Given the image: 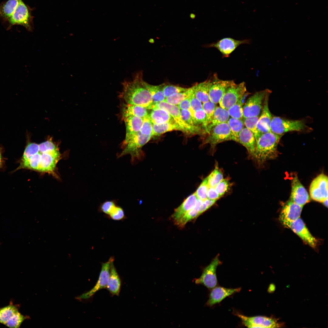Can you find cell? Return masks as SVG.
Wrapping results in <instances>:
<instances>
[{"instance_id":"6da1fadb","label":"cell","mask_w":328,"mask_h":328,"mask_svg":"<svg viewBox=\"0 0 328 328\" xmlns=\"http://www.w3.org/2000/svg\"><path fill=\"white\" fill-rule=\"evenodd\" d=\"M61 158L58 146L51 139L39 144L29 141L14 171L25 169L56 176V166Z\"/></svg>"},{"instance_id":"7a4b0ae2","label":"cell","mask_w":328,"mask_h":328,"mask_svg":"<svg viewBox=\"0 0 328 328\" xmlns=\"http://www.w3.org/2000/svg\"><path fill=\"white\" fill-rule=\"evenodd\" d=\"M142 73H135L131 80H125L119 97L125 103L139 105L150 109L153 104L151 95L142 83Z\"/></svg>"},{"instance_id":"3957f363","label":"cell","mask_w":328,"mask_h":328,"mask_svg":"<svg viewBox=\"0 0 328 328\" xmlns=\"http://www.w3.org/2000/svg\"><path fill=\"white\" fill-rule=\"evenodd\" d=\"M282 135L271 131L261 135L256 141L254 159L259 164L277 157V146Z\"/></svg>"},{"instance_id":"277c9868","label":"cell","mask_w":328,"mask_h":328,"mask_svg":"<svg viewBox=\"0 0 328 328\" xmlns=\"http://www.w3.org/2000/svg\"><path fill=\"white\" fill-rule=\"evenodd\" d=\"M151 135H146L139 132L128 140L124 141L121 145L122 151L117 155V158L129 155L131 157V162L132 164L136 163L143 158V153L142 147L151 139Z\"/></svg>"},{"instance_id":"5b68a950","label":"cell","mask_w":328,"mask_h":328,"mask_svg":"<svg viewBox=\"0 0 328 328\" xmlns=\"http://www.w3.org/2000/svg\"><path fill=\"white\" fill-rule=\"evenodd\" d=\"M157 108L162 109L168 112L180 127L181 131L183 132L189 134L205 133L202 128L191 126L184 121L180 115V109L177 105L162 101L153 104L151 109Z\"/></svg>"},{"instance_id":"8992f818","label":"cell","mask_w":328,"mask_h":328,"mask_svg":"<svg viewBox=\"0 0 328 328\" xmlns=\"http://www.w3.org/2000/svg\"><path fill=\"white\" fill-rule=\"evenodd\" d=\"M32 10L25 4L22 0L19 4L12 16L6 21L9 23V27L14 25H20L25 27L27 30L31 31L33 29Z\"/></svg>"},{"instance_id":"52a82bcc","label":"cell","mask_w":328,"mask_h":328,"mask_svg":"<svg viewBox=\"0 0 328 328\" xmlns=\"http://www.w3.org/2000/svg\"><path fill=\"white\" fill-rule=\"evenodd\" d=\"M306 126L301 120H290L278 117H272L270 124V131L279 135H283L286 132L292 131H301Z\"/></svg>"},{"instance_id":"ba28073f","label":"cell","mask_w":328,"mask_h":328,"mask_svg":"<svg viewBox=\"0 0 328 328\" xmlns=\"http://www.w3.org/2000/svg\"><path fill=\"white\" fill-rule=\"evenodd\" d=\"M271 92L268 89L257 92L250 97L243 106V118L258 116L262 109L265 98Z\"/></svg>"},{"instance_id":"9c48e42d","label":"cell","mask_w":328,"mask_h":328,"mask_svg":"<svg viewBox=\"0 0 328 328\" xmlns=\"http://www.w3.org/2000/svg\"><path fill=\"white\" fill-rule=\"evenodd\" d=\"M246 91L244 82L237 84L234 83L226 89L219 103L220 106L228 110L243 97Z\"/></svg>"},{"instance_id":"30bf717a","label":"cell","mask_w":328,"mask_h":328,"mask_svg":"<svg viewBox=\"0 0 328 328\" xmlns=\"http://www.w3.org/2000/svg\"><path fill=\"white\" fill-rule=\"evenodd\" d=\"M203 141V144H209L214 149L218 144L232 140L230 127L227 122L217 125L211 129Z\"/></svg>"},{"instance_id":"8fae6325","label":"cell","mask_w":328,"mask_h":328,"mask_svg":"<svg viewBox=\"0 0 328 328\" xmlns=\"http://www.w3.org/2000/svg\"><path fill=\"white\" fill-rule=\"evenodd\" d=\"M311 198L314 200L322 203L328 199V177L321 173L312 182L309 187Z\"/></svg>"},{"instance_id":"7c38bea8","label":"cell","mask_w":328,"mask_h":328,"mask_svg":"<svg viewBox=\"0 0 328 328\" xmlns=\"http://www.w3.org/2000/svg\"><path fill=\"white\" fill-rule=\"evenodd\" d=\"M221 264L218 257H215L204 269L200 277L195 280V283L197 284L203 285L210 289L216 286L217 284L216 270L218 266Z\"/></svg>"},{"instance_id":"4fadbf2b","label":"cell","mask_w":328,"mask_h":328,"mask_svg":"<svg viewBox=\"0 0 328 328\" xmlns=\"http://www.w3.org/2000/svg\"><path fill=\"white\" fill-rule=\"evenodd\" d=\"M233 313L248 328H274L279 326L276 321L272 318L261 316H247L236 311Z\"/></svg>"},{"instance_id":"5bb4252c","label":"cell","mask_w":328,"mask_h":328,"mask_svg":"<svg viewBox=\"0 0 328 328\" xmlns=\"http://www.w3.org/2000/svg\"><path fill=\"white\" fill-rule=\"evenodd\" d=\"M234 82L233 80H220L214 74L209 89V100L215 104L218 103L227 88Z\"/></svg>"},{"instance_id":"9a60e30c","label":"cell","mask_w":328,"mask_h":328,"mask_svg":"<svg viewBox=\"0 0 328 328\" xmlns=\"http://www.w3.org/2000/svg\"><path fill=\"white\" fill-rule=\"evenodd\" d=\"M112 257L104 263H101V268L97 281L94 287L90 290L81 295L78 299H88L100 290L106 289L109 277L110 265Z\"/></svg>"},{"instance_id":"2e32d148","label":"cell","mask_w":328,"mask_h":328,"mask_svg":"<svg viewBox=\"0 0 328 328\" xmlns=\"http://www.w3.org/2000/svg\"><path fill=\"white\" fill-rule=\"evenodd\" d=\"M250 43V40L248 39L237 40L231 38H225L211 43L207 46L216 48L224 57H227L240 45Z\"/></svg>"},{"instance_id":"e0dca14e","label":"cell","mask_w":328,"mask_h":328,"mask_svg":"<svg viewBox=\"0 0 328 328\" xmlns=\"http://www.w3.org/2000/svg\"><path fill=\"white\" fill-rule=\"evenodd\" d=\"M303 207L289 200L282 209L279 216L280 221L288 227L291 223L300 217Z\"/></svg>"},{"instance_id":"ac0fdd59","label":"cell","mask_w":328,"mask_h":328,"mask_svg":"<svg viewBox=\"0 0 328 328\" xmlns=\"http://www.w3.org/2000/svg\"><path fill=\"white\" fill-rule=\"evenodd\" d=\"M291 184L290 200L296 204L303 207L310 200L307 190L299 180L297 175L292 178Z\"/></svg>"},{"instance_id":"d6986e66","label":"cell","mask_w":328,"mask_h":328,"mask_svg":"<svg viewBox=\"0 0 328 328\" xmlns=\"http://www.w3.org/2000/svg\"><path fill=\"white\" fill-rule=\"evenodd\" d=\"M288 227L291 229L305 243L311 247L315 248L317 240L310 233L305 223L300 217L291 223Z\"/></svg>"},{"instance_id":"ffe728a7","label":"cell","mask_w":328,"mask_h":328,"mask_svg":"<svg viewBox=\"0 0 328 328\" xmlns=\"http://www.w3.org/2000/svg\"><path fill=\"white\" fill-rule=\"evenodd\" d=\"M209 295L206 304L209 306H212L219 303L226 297L236 293L239 292L241 287L232 289L227 288L221 286H217L212 289Z\"/></svg>"},{"instance_id":"44dd1931","label":"cell","mask_w":328,"mask_h":328,"mask_svg":"<svg viewBox=\"0 0 328 328\" xmlns=\"http://www.w3.org/2000/svg\"><path fill=\"white\" fill-rule=\"evenodd\" d=\"M271 92L268 93L265 98L261 113L257 124V129L261 135L271 131L270 124L272 117L268 106V97Z\"/></svg>"},{"instance_id":"7402d4cb","label":"cell","mask_w":328,"mask_h":328,"mask_svg":"<svg viewBox=\"0 0 328 328\" xmlns=\"http://www.w3.org/2000/svg\"><path fill=\"white\" fill-rule=\"evenodd\" d=\"M114 258L112 257L110 265V272L106 289L112 296H118L121 286V281L114 264Z\"/></svg>"},{"instance_id":"603a6c76","label":"cell","mask_w":328,"mask_h":328,"mask_svg":"<svg viewBox=\"0 0 328 328\" xmlns=\"http://www.w3.org/2000/svg\"><path fill=\"white\" fill-rule=\"evenodd\" d=\"M237 142L245 147L250 156L254 159L256 142L251 131L246 127L244 128L239 134Z\"/></svg>"},{"instance_id":"cb8c5ba5","label":"cell","mask_w":328,"mask_h":328,"mask_svg":"<svg viewBox=\"0 0 328 328\" xmlns=\"http://www.w3.org/2000/svg\"><path fill=\"white\" fill-rule=\"evenodd\" d=\"M198 199L195 193L186 198L182 203L175 210L172 216L175 222L180 219L187 212L195 207Z\"/></svg>"},{"instance_id":"d4e9b609","label":"cell","mask_w":328,"mask_h":328,"mask_svg":"<svg viewBox=\"0 0 328 328\" xmlns=\"http://www.w3.org/2000/svg\"><path fill=\"white\" fill-rule=\"evenodd\" d=\"M122 104L121 114L123 120L132 116L143 118L148 115L147 109L143 107L125 103Z\"/></svg>"},{"instance_id":"484cf974","label":"cell","mask_w":328,"mask_h":328,"mask_svg":"<svg viewBox=\"0 0 328 328\" xmlns=\"http://www.w3.org/2000/svg\"><path fill=\"white\" fill-rule=\"evenodd\" d=\"M126 127V135L124 141L140 131L143 118L136 116H130L124 120Z\"/></svg>"},{"instance_id":"4316f807","label":"cell","mask_w":328,"mask_h":328,"mask_svg":"<svg viewBox=\"0 0 328 328\" xmlns=\"http://www.w3.org/2000/svg\"><path fill=\"white\" fill-rule=\"evenodd\" d=\"M230 116L227 110L223 108L220 106L216 107L211 121L206 129V134H207L214 126L221 123L227 122Z\"/></svg>"},{"instance_id":"83f0119b","label":"cell","mask_w":328,"mask_h":328,"mask_svg":"<svg viewBox=\"0 0 328 328\" xmlns=\"http://www.w3.org/2000/svg\"><path fill=\"white\" fill-rule=\"evenodd\" d=\"M211 81L212 79L207 80L192 87L193 94L201 103L209 101V91Z\"/></svg>"},{"instance_id":"f1b7e54d","label":"cell","mask_w":328,"mask_h":328,"mask_svg":"<svg viewBox=\"0 0 328 328\" xmlns=\"http://www.w3.org/2000/svg\"><path fill=\"white\" fill-rule=\"evenodd\" d=\"M148 116L152 124L176 123L170 114L166 110L162 109H152Z\"/></svg>"},{"instance_id":"f546056e","label":"cell","mask_w":328,"mask_h":328,"mask_svg":"<svg viewBox=\"0 0 328 328\" xmlns=\"http://www.w3.org/2000/svg\"><path fill=\"white\" fill-rule=\"evenodd\" d=\"M142 83L150 93L152 97L153 104L164 101L166 97L163 91L164 84L159 85H152L147 83L143 80V79L142 80Z\"/></svg>"},{"instance_id":"4dcf8cb0","label":"cell","mask_w":328,"mask_h":328,"mask_svg":"<svg viewBox=\"0 0 328 328\" xmlns=\"http://www.w3.org/2000/svg\"><path fill=\"white\" fill-rule=\"evenodd\" d=\"M20 0H8L0 4V18L6 21L12 15Z\"/></svg>"},{"instance_id":"1f68e13d","label":"cell","mask_w":328,"mask_h":328,"mask_svg":"<svg viewBox=\"0 0 328 328\" xmlns=\"http://www.w3.org/2000/svg\"><path fill=\"white\" fill-rule=\"evenodd\" d=\"M203 201L198 199L195 207L187 212L180 219L175 222V224L178 226L182 227L188 221L200 215V210Z\"/></svg>"},{"instance_id":"d6a6232c","label":"cell","mask_w":328,"mask_h":328,"mask_svg":"<svg viewBox=\"0 0 328 328\" xmlns=\"http://www.w3.org/2000/svg\"><path fill=\"white\" fill-rule=\"evenodd\" d=\"M173 130L181 131L179 126L176 123H166L160 124H152V137L160 135Z\"/></svg>"},{"instance_id":"836d02e7","label":"cell","mask_w":328,"mask_h":328,"mask_svg":"<svg viewBox=\"0 0 328 328\" xmlns=\"http://www.w3.org/2000/svg\"><path fill=\"white\" fill-rule=\"evenodd\" d=\"M19 306L11 303L0 308V323L4 325L12 316L19 311Z\"/></svg>"},{"instance_id":"e575fe53","label":"cell","mask_w":328,"mask_h":328,"mask_svg":"<svg viewBox=\"0 0 328 328\" xmlns=\"http://www.w3.org/2000/svg\"><path fill=\"white\" fill-rule=\"evenodd\" d=\"M227 123L231 131L232 140L237 142L239 134L244 128L243 120L231 117L229 118Z\"/></svg>"},{"instance_id":"d590c367","label":"cell","mask_w":328,"mask_h":328,"mask_svg":"<svg viewBox=\"0 0 328 328\" xmlns=\"http://www.w3.org/2000/svg\"><path fill=\"white\" fill-rule=\"evenodd\" d=\"M192 87L186 91L172 94L166 98L164 102L168 104L178 105L182 101L189 97L192 93Z\"/></svg>"},{"instance_id":"8d00e7d4","label":"cell","mask_w":328,"mask_h":328,"mask_svg":"<svg viewBox=\"0 0 328 328\" xmlns=\"http://www.w3.org/2000/svg\"><path fill=\"white\" fill-rule=\"evenodd\" d=\"M207 177L209 187H215L223 179V174L217 164Z\"/></svg>"},{"instance_id":"74e56055","label":"cell","mask_w":328,"mask_h":328,"mask_svg":"<svg viewBox=\"0 0 328 328\" xmlns=\"http://www.w3.org/2000/svg\"><path fill=\"white\" fill-rule=\"evenodd\" d=\"M244 96L227 110L229 115L231 117L240 119H243V100Z\"/></svg>"},{"instance_id":"f35d334b","label":"cell","mask_w":328,"mask_h":328,"mask_svg":"<svg viewBox=\"0 0 328 328\" xmlns=\"http://www.w3.org/2000/svg\"><path fill=\"white\" fill-rule=\"evenodd\" d=\"M259 116L243 118L244 125L253 134L256 141L261 135L258 131L256 125Z\"/></svg>"},{"instance_id":"ab89813d","label":"cell","mask_w":328,"mask_h":328,"mask_svg":"<svg viewBox=\"0 0 328 328\" xmlns=\"http://www.w3.org/2000/svg\"><path fill=\"white\" fill-rule=\"evenodd\" d=\"M29 318V316L23 315L18 311L12 316L5 325L10 328H19L22 322Z\"/></svg>"},{"instance_id":"60d3db41","label":"cell","mask_w":328,"mask_h":328,"mask_svg":"<svg viewBox=\"0 0 328 328\" xmlns=\"http://www.w3.org/2000/svg\"><path fill=\"white\" fill-rule=\"evenodd\" d=\"M216 107V104L210 100L203 103L202 104V108L206 116V122L204 126L205 132L206 128L211 121Z\"/></svg>"},{"instance_id":"b9f144b4","label":"cell","mask_w":328,"mask_h":328,"mask_svg":"<svg viewBox=\"0 0 328 328\" xmlns=\"http://www.w3.org/2000/svg\"><path fill=\"white\" fill-rule=\"evenodd\" d=\"M189 88H184L173 85H164L163 91L166 98L174 94L186 91Z\"/></svg>"},{"instance_id":"7bdbcfd3","label":"cell","mask_w":328,"mask_h":328,"mask_svg":"<svg viewBox=\"0 0 328 328\" xmlns=\"http://www.w3.org/2000/svg\"><path fill=\"white\" fill-rule=\"evenodd\" d=\"M180 114L182 119L186 124L192 126L201 127L203 129L202 126L198 124L189 110H180Z\"/></svg>"},{"instance_id":"ee69618b","label":"cell","mask_w":328,"mask_h":328,"mask_svg":"<svg viewBox=\"0 0 328 328\" xmlns=\"http://www.w3.org/2000/svg\"><path fill=\"white\" fill-rule=\"evenodd\" d=\"M209 186L207 177L202 181L195 192L198 199L204 200L207 199V193Z\"/></svg>"},{"instance_id":"f6af8a7d","label":"cell","mask_w":328,"mask_h":328,"mask_svg":"<svg viewBox=\"0 0 328 328\" xmlns=\"http://www.w3.org/2000/svg\"><path fill=\"white\" fill-rule=\"evenodd\" d=\"M143 118V122L140 130V132L142 134L145 135L152 136V123L148 115Z\"/></svg>"},{"instance_id":"bcb514c9","label":"cell","mask_w":328,"mask_h":328,"mask_svg":"<svg viewBox=\"0 0 328 328\" xmlns=\"http://www.w3.org/2000/svg\"><path fill=\"white\" fill-rule=\"evenodd\" d=\"M116 206L114 200L106 201L100 205L98 209L100 212L109 215Z\"/></svg>"},{"instance_id":"7dc6e473","label":"cell","mask_w":328,"mask_h":328,"mask_svg":"<svg viewBox=\"0 0 328 328\" xmlns=\"http://www.w3.org/2000/svg\"><path fill=\"white\" fill-rule=\"evenodd\" d=\"M193 115L198 124L202 126L204 130V126L206 122V116L203 108L198 109L194 111Z\"/></svg>"},{"instance_id":"c3c4849f","label":"cell","mask_w":328,"mask_h":328,"mask_svg":"<svg viewBox=\"0 0 328 328\" xmlns=\"http://www.w3.org/2000/svg\"><path fill=\"white\" fill-rule=\"evenodd\" d=\"M110 217L115 220H119L125 218V216L123 209L121 207L116 206L109 215Z\"/></svg>"},{"instance_id":"681fc988","label":"cell","mask_w":328,"mask_h":328,"mask_svg":"<svg viewBox=\"0 0 328 328\" xmlns=\"http://www.w3.org/2000/svg\"><path fill=\"white\" fill-rule=\"evenodd\" d=\"M229 185L228 179H223L215 187L216 191L221 197L227 190Z\"/></svg>"},{"instance_id":"f907efd6","label":"cell","mask_w":328,"mask_h":328,"mask_svg":"<svg viewBox=\"0 0 328 328\" xmlns=\"http://www.w3.org/2000/svg\"><path fill=\"white\" fill-rule=\"evenodd\" d=\"M190 97L191 108L190 110L194 111L198 109L202 108L201 102L195 96L193 91L190 96Z\"/></svg>"},{"instance_id":"816d5d0a","label":"cell","mask_w":328,"mask_h":328,"mask_svg":"<svg viewBox=\"0 0 328 328\" xmlns=\"http://www.w3.org/2000/svg\"><path fill=\"white\" fill-rule=\"evenodd\" d=\"M220 197H221L216 191L215 187H209L207 193V199L217 200Z\"/></svg>"},{"instance_id":"f5cc1de1","label":"cell","mask_w":328,"mask_h":328,"mask_svg":"<svg viewBox=\"0 0 328 328\" xmlns=\"http://www.w3.org/2000/svg\"><path fill=\"white\" fill-rule=\"evenodd\" d=\"M178 107L180 110H190L191 108L190 96L180 103Z\"/></svg>"},{"instance_id":"db71d44e","label":"cell","mask_w":328,"mask_h":328,"mask_svg":"<svg viewBox=\"0 0 328 328\" xmlns=\"http://www.w3.org/2000/svg\"><path fill=\"white\" fill-rule=\"evenodd\" d=\"M2 148L0 146V169L3 166L4 164V160L2 156Z\"/></svg>"},{"instance_id":"11a10c76","label":"cell","mask_w":328,"mask_h":328,"mask_svg":"<svg viewBox=\"0 0 328 328\" xmlns=\"http://www.w3.org/2000/svg\"><path fill=\"white\" fill-rule=\"evenodd\" d=\"M275 289V286L273 284H271L269 287L268 289V292H272L274 291Z\"/></svg>"},{"instance_id":"9f6ffc18","label":"cell","mask_w":328,"mask_h":328,"mask_svg":"<svg viewBox=\"0 0 328 328\" xmlns=\"http://www.w3.org/2000/svg\"><path fill=\"white\" fill-rule=\"evenodd\" d=\"M322 203H323V205H324V206H325V207H328V199H326V200H325L324 201H323V202H322Z\"/></svg>"}]
</instances>
